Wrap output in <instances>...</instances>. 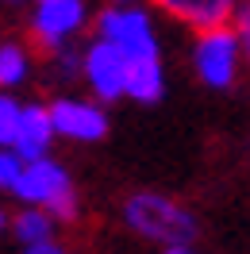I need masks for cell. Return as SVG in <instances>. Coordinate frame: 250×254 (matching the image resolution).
<instances>
[{
  "mask_svg": "<svg viewBox=\"0 0 250 254\" xmlns=\"http://www.w3.org/2000/svg\"><path fill=\"white\" fill-rule=\"evenodd\" d=\"M124 220L142 239H158L166 247H188L196 239V220L181 204H173L170 196H158V192H135L124 204Z\"/></svg>",
  "mask_w": 250,
  "mask_h": 254,
  "instance_id": "6da1fadb",
  "label": "cell"
},
{
  "mask_svg": "<svg viewBox=\"0 0 250 254\" xmlns=\"http://www.w3.org/2000/svg\"><path fill=\"white\" fill-rule=\"evenodd\" d=\"M100 27V39L120 47L127 54V62H139V58H158V43L154 31H150V19L135 12V8H112L96 19Z\"/></svg>",
  "mask_w": 250,
  "mask_h": 254,
  "instance_id": "7a4b0ae2",
  "label": "cell"
},
{
  "mask_svg": "<svg viewBox=\"0 0 250 254\" xmlns=\"http://www.w3.org/2000/svg\"><path fill=\"white\" fill-rule=\"evenodd\" d=\"M235 69H239V35L227 27L204 31L196 43V73L204 77V85L227 89L235 81Z\"/></svg>",
  "mask_w": 250,
  "mask_h": 254,
  "instance_id": "3957f363",
  "label": "cell"
},
{
  "mask_svg": "<svg viewBox=\"0 0 250 254\" xmlns=\"http://www.w3.org/2000/svg\"><path fill=\"white\" fill-rule=\"evenodd\" d=\"M85 81L93 85V93L100 100H116V96L127 93V73H131V62H127V54L120 47H112V43H93V47L85 50Z\"/></svg>",
  "mask_w": 250,
  "mask_h": 254,
  "instance_id": "277c9868",
  "label": "cell"
},
{
  "mask_svg": "<svg viewBox=\"0 0 250 254\" xmlns=\"http://www.w3.org/2000/svg\"><path fill=\"white\" fill-rule=\"evenodd\" d=\"M50 120H54V131L65 135V139H77V143H96L104 139L108 131V116L96 108V104H85V100H54L50 104Z\"/></svg>",
  "mask_w": 250,
  "mask_h": 254,
  "instance_id": "5b68a950",
  "label": "cell"
},
{
  "mask_svg": "<svg viewBox=\"0 0 250 254\" xmlns=\"http://www.w3.org/2000/svg\"><path fill=\"white\" fill-rule=\"evenodd\" d=\"M19 200H27V208H50L58 196H65L69 189V177L58 162L50 158H39V162H27V170L19 177V185L12 189Z\"/></svg>",
  "mask_w": 250,
  "mask_h": 254,
  "instance_id": "8992f818",
  "label": "cell"
},
{
  "mask_svg": "<svg viewBox=\"0 0 250 254\" xmlns=\"http://www.w3.org/2000/svg\"><path fill=\"white\" fill-rule=\"evenodd\" d=\"M81 23H85V4L81 0H47L35 12V35H39V43L54 47V50L62 47Z\"/></svg>",
  "mask_w": 250,
  "mask_h": 254,
  "instance_id": "52a82bcc",
  "label": "cell"
},
{
  "mask_svg": "<svg viewBox=\"0 0 250 254\" xmlns=\"http://www.w3.org/2000/svg\"><path fill=\"white\" fill-rule=\"evenodd\" d=\"M162 12H170L173 19H181L196 31H216L227 27V19L235 16V0H154Z\"/></svg>",
  "mask_w": 250,
  "mask_h": 254,
  "instance_id": "ba28073f",
  "label": "cell"
},
{
  "mask_svg": "<svg viewBox=\"0 0 250 254\" xmlns=\"http://www.w3.org/2000/svg\"><path fill=\"white\" fill-rule=\"evenodd\" d=\"M58 131H54V120H50V108H39V104H27L23 108V124H19V139H16V150L23 162H39L47 158V146Z\"/></svg>",
  "mask_w": 250,
  "mask_h": 254,
  "instance_id": "9c48e42d",
  "label": "cell"
},
{
  "mask_svg": "<svg viewBox=\"0 0 250 254\" xmlns=\"http://www.w3.org/2000/svg\"><path fill=\"white\" fill-rule=\"evenodd\" d=\"M127 96H135L142 104H150V100L162 96V65H158V58H139V62H131Z\"/></svg>",
  "mask_w": 250,
  "mask_h": 254,
  "instance_id": "30bf717a",
  "label": "cell"
},
{
  "mask_svg": "<svg viewBox=\"0 0 250 254\" xmlns=\"http://www.w3.org/2000/svg\"><path fill=\"white\" fill-rule=\"evenodd\" d=\"M54 223V216H50L47 208H23L16 216V235L19 243H27V247H39V243H50V227Z\"/></svg>",
  "mask_w": 250,
  "mask_h": 254,
  "instance_id": "8fae6325",
  "label": "cell"
},
{
  "mask_svg": "<svg viewBox=\"0 0 250 254\" xmlns=\"http://www.w3.org/2000/svg\"><path fill=\"white\" fill-rule=\"evenodd\" d=\"M27 77V50L16 43H0V89H12Z\"/></svg>",
  "mask_w": 250,
  "mask_h": 254,
  "instance_id": "7c38bea8",
  "label": "cell"
},
{
  "mask_svg": "<svg viewBox=\"0 0 250 254\" xmlns=\"http://www.w3.org/2000/svg\"><path fill=\"white\" fill-rule=\"evenodd\" d=\"M19 124H23V108H19L12 96L0 93V146H16Z\"/></svg>",
  "mask_w": 250,
  "mask_h": 254,
  "instance_id": "4fadbf2b",
  "label": "cell"
},
{
  "mask_svg": "<svg viewBox=\"0 0 250 254\" xmlns=\"http://www.w3.org/2000/svg\"><path fill=\"white\" fill-rule=\"evenodd\" d=\"M27 170V162L19 158L12 146H0V189H16L19 177Z\"/></svg>",
  "mask_w": 250,
  "mask_h": 254,
  "instance_id": "5bb4252c",
  "label": "cell"
},
{
  "mask_svg": "<svg viewBox=\"0 0 250 254\" xmlns=\"http://www.w3.org/2000/svg\"><path fill=\"white\" fill-rule=\"evenodd\" d=\"M77 65H85V58L77 62V54H73V50H62V47H58V58H54V73H58V77L69 81L73 73H77Z\"/></svg>",
  "mask_w": 250,
  "mask_h": 254,
  "instance_id": "9a60e30c",
  "label": "cell"
},
{
  "mask_svg": "<svg viewBox=\"0 0 250 254\" xmlns=\"http://www.w3.org/2000/svg\"><path fill=\"white\" fill-rule=\"evenodd\" d=\"M239 43L247 47V62H250V4L239 8Z\"/></svg>",
  "mask_w": 250,
  "mask_h": 254,
  "instance_id": "2e32d148",
  "label": "cell"
},
{
  "mask_svg": "<svg viewBox=\"0 0 250 254\" xmlns=\"http://www.w3.org/2000/svg\"><path fill=\"white\" fill-rule=\"evenodd\" d=\"M27 254H65V251L54 243H39V247H27Z\"/></svg>",
  "mask_w": 250,
  "mask_h": 254,
  "instance_id": "e0dca14e",
  "label": "cell"
},
{
  "mask_svg": "<svg viewBox=\"0 0 250 254\" xmlns=\"http://www.w3.org/2000/svg\"><path fill=\"white\" fill-rule=\"evenodd\" d=\"M166 254H196L192 247H166Z\"/></svg>",
  "mask_w": 250,
  "mask_h": 254,
  "instance_id": "ac0fdd59",
  "label": "cell"
},
{
  "mask_svg": "<svg viewBox=\"0 0 250 254\" xmlns=\"http://www.w3.org/2000/svg\"><path fill=\"white\" fill-rule=\"evenodd\" d=\"M0 227H4V212H0Z\"/></svg>",
  "mask_w": 250,
  "mask_h": 254,
  "instance_id": "d6986e66",
  "label": "cell"
},
{
  "mask_svg": "<svg viewBox=\"0 0 250 254\" xmlns=\"http://www.w3.org/2000/svg\"><path fill=\"white\" fill-rule=\"evenodd\" d=\"M39 4H47V0H39Z\"/></svg>",
  "mask_w": 250,
  "mask_h": 254,
  "instance_id": "ffe728a7",
  "label": "cell"
},
{
  "mask_svg": "<svg viewBox=\"0 0 250 254\" xmlns=\"http://www.w3.org/2000/svg\"><path fill=\"white\" fill-rule=\"evenodd\" d=\"M120 4H124V0H120Z\"/></svg>",
  "mask_w": 250,
  "mask_h": 254,
  "instance_id": "44dd1931",
  "label": "cell"
}]
</instances>
